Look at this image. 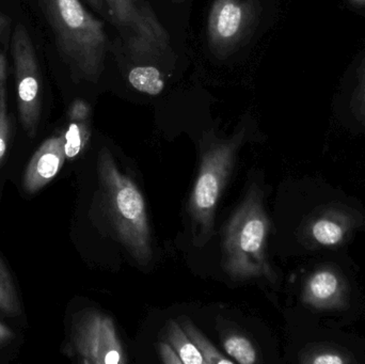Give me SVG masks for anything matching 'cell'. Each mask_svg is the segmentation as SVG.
<instances>
[{
	"label": "cell",
	"instance_id": "cell-10",
	"mask_svg": "<svg viewBox=\"0 0 365 364\" xmlns=\"http://www.w3.org/2000/svg\"><path fill=\"white\" fill-rule=\"evenodd\" d=\"M304 303L317 309H336L346 301V286L338 271L319 269L312 274L304 292Z\"/></svg>",
	"mask_w": 365,
	"mask_h": 364
},
{
	"label": "cell",
	"instance_id": "cell-7",
	"mask_svg": "<svg viewBox=\"0 0 365 364\" xmlns=\"http://www.w3.org/2000/svg\"><path fill=\"white\" fill-rule=\"evenodd\" d=\"M71 345L85 364H119L126 361L113 321L96 310H86L77 316L73 324Z\"/></svg>",
	"mask_w": 365,
	"mask_h": 364
},
{
	"label": "cell",
	"instance_id": "cell-21",
	"mask_svg": "<svg viewBox=\"0 0 365 364\" xmlns=\"http://www.w3.org/2000/svg\"><path fill=\"white\" fill-rule=\"evenodd\" d=\"M9 26H10V19L0 12V36L6 31Z\"/></svg>",
	"mask_w": 365,
	"mask_h": 364
},
{
	"label": "cell",
	"instance_id": "cell-20",
	"mask_svg": "<svg viewBox=\"0 0 365 364\" xmlns=\"http://www.w3.org/2000/svg\"><path fill=\"white\" fill-rule=\"evenodd\" d=\"M13 338H14V333H12V331L0 322V346L10 343Z\"/></svg>",
	"mask_w": 365,
	"mask_h": 364
},
{
	"label": "cell",
	"instance_id": "cell-14",
	"mask_svg": "<svg viewBox=\"0 0 365 364\" xmlns=\"http://www.w3.org/2000/svg\"><path fill=\"white\" fill-rule=\"evenodd\" d=\"M168 339L171 346L185 364H206L201 353L189 339L184 329L175 321H170L168 325Z\"/></svg>",
	"mask_w": 365,
	"mask_h": 364
},
{
	"label": "cell",
	"instance_id": "cell-11",
	"mask_svg": "<svg viewBox=\"0 0 365 364\" xmlns=\"http://www.w3.org/2000/svg\"><path fill=\"white\" fill-rule=\"evenodd\" d=\"M356 226V219L351 213L341 209H326L313 218L307 232L310 241L319 247H334L349 237Z\"/></svg>",
	"mask_w": 365,
	"mask_h": 364
},
{
	"label": "cell",
	"instance_id": "cell-16",
	"mask_svg": "<svg viewBox=\"0 0 365 364\" xmlns=\"http://www.w3.org/2000/svg\"><path fill=\"white\" fill-rule=\"evenodd\" d=\"M0 311L9 316L21 313V303L12 277L0 259Z\"/></svg>",
	"mask_w": 365,
	"mask_h": 364
},
{
	"label": "cell",
	"instance_id": "cell-15",
	"mask_svg": "<svg viewBox=\"0 0 365 364\" xmlns=\"http://www.w3.org/2000/svg\"><path fill=\"white\" fill-rule=\"evenodd\" d=\"M182 327L195 348L203 357L206 364H233V360L221 354L187 318H182Z\"/></svg>",
	"mask_w": 365,
	"mask_h": 364
},
{
	"label": "cell",
	"instance_id": "cell-12",
	"mask_svg": "<svg viewBox=\"0 0 365 364\" xmlns=\"http://www.w3.org/2000/svg\"><path fill=\"white\" fill-rule=\"evenodd\" d=\"M68 126L64 132L66 160L77 157L90 138V106L83 100H75L68 111Z\"/></svg>",
	"mask_w": 365,
	"mask_h": 364
},
{
	"label": "cell",
	"instance_id": "cell-2",
	"mask_svg": "<svg viewBox=\"0 0 365 364\" xmlns=\"http://www.w3.org/2000/svg\"><path fill=\"white\" fill-rule=\"evenodd\" d=\"M269 219L263 194L255 184L227 222L222 237V266L232 280L244 281L265 277L276 279L266 254Z\"/></svg>",
	"mask_w": 365,
	"mask_h": 364
},
{
	"label": "cell",
	"instance_id": "cell-13",
	"mask_svg": "<svg viewBox=\"0 0 365 364\" xmlns=\"http://www.w3.org/2000/svg\"><path fill=\"white\" fill-rule=\"evenodd\" d=\"M128 81L132 87L148 95H158L165 89L162 73L154 66H137L128 74Z\"/></svg>",
	"mask_w": 365,
	"mask_h": 364
},
{
	"label": "cell",
	"instance_id": "cell-9",
	"mask_svg": "<svg viewBox=\"0 0 365 364\" xmlns=\"http://www.w3.org/2000/svg\"><path fill=\"white\" fill-rule=\"evenodd\" d=\"M66 160L64 132L47 138L26 167L24 189L30 194L40 192L57 177Z\"/></svg>",
	"mask_w": 365,
	"mask_h": 364
},
{
	"label": "cell",
	"instance_id": "cell-3",
	"mask_svg": "<svg viewBox=\"0 0 365 364\" xmlns=\"http://www.w3.org/2000/svg\"><path fill=\"white\" fill-rule=\"evenodd\" d=\"M98 170L101 189L118 239L139 264H148L153 251L147 207L140 190L118 169L107 147L98 156Z\"/></svg>",
	"mask_w": 365,
	"mask_h": 364
},
{
	"label": "cell",
	"instance_id": "cell-5",
	"mask_svg": "<svg viewBox=\"0 0 365 364\" xmlns=\"http://www.w3.org/2000/svg\"><path fill=\"white\" fill-rule=\"evenodd\" d=\"M11 55L14 63L19 120L26 134L34 138L42 113V77L34 42L23 24L13 30Z\"/></svg>",
	"mask_w": 365,
	"mask_h": 364
},
{
	"label": "cell",
	"instance_id": "cell-4",
	"mask_svg": "<svg viewBox=\"0 0 365 364\" xmlns=\"http://www.w3.org/2000/svg\"><path fill=\"white\" fill-rule=\"evenodd\" d=\"M242 139L244 132H240L227 140L216 141L202 155L199 175L189 200V213L199 231L197 246L212 236L217 204L233 170Z\"/></svg>",
	"mask_w": 365,
	"mask_h": 364
},
{
	"label": "cell",
	"instance_id": "cell-19",
	"mask_svg": "<svg viewBox=\"0 0 365 364\" xmlns=\"http://www.w3.org/2000/svg\"><path fill=\"white\" fill-rule=\"evenodd\" d=\"M160 357L163 363L167 364H182V359L180 358L178 353L175 352L173 346L167 343H160Z\"/></svg>",
	"mask_w": 365,
	"mask_h": 364
},
{
	"label": "cell",
	"instance_id": "cell-24",
	"mask_svg": "<svg viewBox=\"0 0 365 364\" xmlns=\"http://www.w3.org/2000/svg\"><path fill=\"white\" fill-rule=\"evenodd\" d=\"M175 1L181 2V1H182V0H175Z\"/></svg>",
	"mask_w": 365,
	"mask_h": 364
},
{
	"label": "cell",
	"instance_id": "cell-22",
	"mask_svg": "<svg viewBox=\"0 0 365 364\" xmlns=\"http://www.w3.org/2000/svg\"><path fill=\"white\" fill-rule=\"evenodd\" d=\"M91 6H93L96 10L103 11L105 9V0H87Z\"/></svg>",
	"mask_w": 365,
	"mask_h": 364
},
{
	"label": "cell",
	"instance_id": "cell-6",
	"mask_svg": "<svg viewBox=\"0 0 365 364\" xmlns=\"http://www.w3.org/2000/svg\"><path fill=\"white\" fill-rule=\"evenodd\" d=\"M105 6L132 55L148 57L166 51L168 32L145 0H105Z\"/></svg>",
	"mask_w": 365,
	"mask_h": 364
},
{
	"label": "cell",
	"instance_id": "cell-18",
	"mask_svg": "<svg viewBox=\"0 0 365 364\" xmlns=\"http://www.w3.org/2000/svg\"><path fill=\"white\" fill-rule=\"evenodd\" d=\"M302 363L311 364H346L353 363L351 357L336 348L322 346L309 352Z\"/></svg>",
	"mask_w": 365,
	"mask_h": 364
},
{
	"label": "cell",
	"instance_id": "cell-17",
	"mask_svg": "<svg viewBox=\"0 0 365 364\" xmlns=\"http://www.w3.org/2000/svg\"><path fill=\"white\" fill-rule=\"evenodd\" d=\"M225 350L229 356L240 364H253L257 363V352L251 342L242 336H232L225 340Z\"/></svg>",
	"mask_w": 365,
	"mask_h": 364
},
{
	"label": "cell",
	"instance_id": "cell-8",
	"mask_svg": "<svg viewBox=\"0 0 365 364\" xmlns=\"http://www.w3.org/2000/svg\"><path fill=\"white\" fill-rule=\"evenodd\" d=\"M255 9L247 0H215L207 21V38L217 55H229L250 33Z\"/></svg>",
	"mask_w": 365,
	"mask_h": 364
},
{
	"label": "cell",
	"instance_id": "cell-23",
	"mask_svg": "<svg viewBox=\"0 0 365 364\" xmlns=\"http://www.w3.org/2000/svg\"><path fill=\"white\" fill-rule=\"evenodd\" d=\"M353 1L358 2V4H365V0H353Z\"/></svg>",
	"mask_w": 365,
	"mask_h": 364
},
{
	"label": "cell",
	"instance_id": "cell-1",
	"mask_svg": "<svg viewBox=\"0 0 365 364\" xmlns=\"http://www.w3.org/2000/svg\"><path fill=\"white\" fill-rule=\"evenodd\" d=\"M59 55L75 81L96 83L104 71L107 33L81 0H38Z\"/></svg>",
	"mask_w": 365,
	"mask_h": 364
}]
</instances>
